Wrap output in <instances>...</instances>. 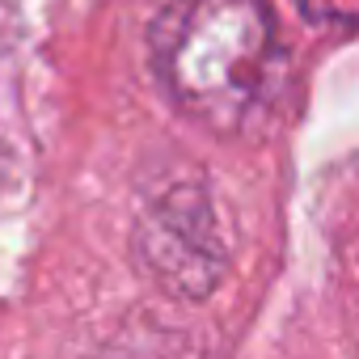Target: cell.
I'll return each mask as SVG.
<instances>
[{"instance_id":"cell-3","label":"cell","mask_w":359,"mask_h":359,"mask_svg":"<svg viewBox=\"0 0 359 359\" xmlns=\"http://www.w3.org/2000/svg\"><path fill=\"white\" fill-rule=\"evenodd\" d=\"M300 13H304V22H313V26L351 34L355 22H359V0H300Z\"/></svg>"},{"instance_id":"cell-1","label":"cell","mask_w":359,"mask_h":359,"mask_svg":"<svg viewBox=\"0 0 359 359\" xmlns=\"http://www.w3.org/2000/svg\"><path fill=\"white\" fill-rule=\"evenodd\" d=\"M275 43L266 0H177L152 26V60L169 97L220 135L262 110Z\"/></svg>"},{"instance_id":"cell-2","label":"cell","mask_w":359,"mask_h":359,"mask_svg":"<svg viewBox=\"0 0 359 359\" xmlns=\"http://www.w3.org/2000/svg\"><path fill=\"white\" fill-rule=\"evenodd\" d=\"M135 266L173 300H208L224 275V237L212 199L199 182H173L156 191L131 237Z\"/></svg>"}]
</instances>
